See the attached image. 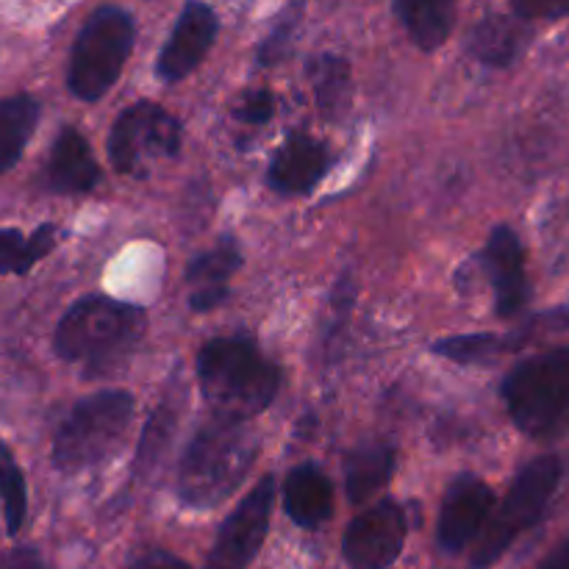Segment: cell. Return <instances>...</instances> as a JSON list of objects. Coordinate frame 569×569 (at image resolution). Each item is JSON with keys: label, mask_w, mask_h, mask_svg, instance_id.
<instances>
[{"label": "cell", "mask_w": 569, "mask_h": 569, "mask_svg": "<svg viewBox=\"0 0 569 569\" xmlns=\"http://www.w3.org/2000/svg\"><path fill=\"white\" fill-rule=\"evenodd\" d=\"M276 114V94L270 89H253L237 106V117L248 126H264Z\"/></svg>", "instance_id": "4316f807"}, {"label": "cell", "mask_w": 569, "mask_h": 569, "mask_svg": "<svg viewBox=\"0 0 569 569\" xmlns=\"http://www.w3.org/2000/svg\"><path fill=\"white\" fill-rule=\"evenodd\" d=\"M300 11H303V6H289V9L281 14V20H278V26L272 28L270 37L259 44L261 64L270 67L289 53V44H292V33L295 28H298Z\"/></svg>", "instance_id": "484cf974"}, {"label": "cell", "mask_w": 569, "mask_h": 569, "mask_svg": "<svg viewBox=\"0 0 569 569\" xmlns=\"http://www.w3.org/2000/svg\"><path fill=\"white\" fill-rule=\"evenodd\" d=\"M100 164L78 128H61L48 159L50 189L64 194H83L98 187Z\"/></svg>", "instance_id": "9a60e30c"}, {"label": "cell", "mask_w": 569, "mask_h": 569, "mask_svg": "<svg viewBox=\"0 0 569 569\" xmlns=\"http://www.w3.org/2000/svg\"><path fill=\"white\" fill-rule=\"evenodd\" d=\"M509 417L522 433L548 439L569 426V345L520 361L503 381Z\"/></svg>", "instance_id": "277c9868"}, {"label": "cell", "mask_w": 569, "mask_h": 569, "mask_svg": "<svg viewBox=\"0 0 569 569\" xmlns=\"http://www.w3.org/2000/svg\"><path fill=\"white\" fill-rule=\"evenodd\" d=\"M56 244H59V228L53 222L39 226L31 237L17 228H0V272L26 276Z\"/></svg>", "instance_id": "603a6c76"}, {"label": "cell", "mask_w": 569, "mask_h": 569, "mask_svg": "<svg viewBox=\"0 0 569 569\" xmlns=\"http://www.w3.org/2000/svg\"><path fill=\"white\" fill-rule=\"evenodd\" d=\"M283 506L300 528H320L331 517L333 487L315 465H300L283 481Z\"/></svg>", "instance_id": "e0dca14e"}, {"label": "cell", "mask_w": 569, "mask_h": 569, "mask_svg": "<svg viewBox=\"0 0 569 569\" xmlns=\"http://www.w3.org/2000/svg\"><path fill=\"white\" fill-rule=\"evenodd\" d=\"M537 569H569V537L561 539L553 550L542 559Z\"/></svg>", "instance_id": "4dcf8cb0"}, {"label": "cell", "mask_w": 569, "mask_h": 569, "mask_svg": "<svg viewBox=\"0 0 569 569\" xmlns=\"http://www.w3.org/2000/svg\"><path fill=\"white\" fill-rule=\"evenodd\" d=\"M309 83L322 117L339 120L350 106V64L342 56L320 53L309 61Z\"/></svg>", "instance_id": "44dd1931"}, {"label": "cell", "mask_w": 569, "mask_h": 569, "mask_svg": "<svg viewBox=\"0 0 569 569\" xmlns=\"http://www.w3.org/2000/svg\"><path fill=\"white\" fill-rule=\"evenodd\" d=\"M242 264V253H239L237 242L233 239H220V244L206 253H200L198 259H192L187 270V283H189V306L192 311H211L228 298V283H231L233 272Z\"/></svg>", "instance_id": "2e32d148"}, {"label": "cell", "mask_w": 569, "mask_h": 569, "mask_svg": "<svg viewBox=\"0 0 569 569\" xmlns=\"http://www.w3.org/2000/svg\"><path fill=\"white\" fill-rule=\"evenodd\" d=\"M0 569H42L39 553L31 548H17L0 559Z\"/></svg>", "instance_id": "f546056e"}, {"label": "cell", "mask_w": 569, "mask_h": 569, "mask_svg": "<svg viewBox=\"0 0 569 569\" xmlns=\"http://www.w3.org/2000/svg\"><path fill=\"white\" fill-rule=\"evenodd\" d=\"M181 150V122L159 103H133L117 117L109 133V159L117 172L131 178L148 176L161 159Z\"/></svg>", "instance_id": "ba28073f"}, {"label": "cell", "mask_w": 569, "mask_h": 569, "mask_svg": "<svg viewBox=\"0 0 569 569\" xmlns=\"http://www.w3.org/2000/svg\"><path fill=\"white\" fill-rule=\"evenodd\" d=\"M37 122L39 103L31 94L0 100V172L11 170L20 161Z\"/></svg>", "instance_id": "7402d4cb"}, {"label": "cell", "mask_w": 569, "mask_h": 569, "mask_svg": "<svg viewBox=\"0 0 569 569\" xmlns=\"http://www.w3.org/2000/svg\"><path fill=\"white\" fill-rule=\"evenodd\" d=\"M495 509V492L478 476H459L445 492L437 542L445 553H461L478 539Z\"/></svg>", "instance_id": "8fae6325"}, {"label": "cell", "mask_w": 569, "mask_h": 569, "mask_svg": "<svg viewBox=\"0 0 569 569\" xmlns=\"http://www.w3.org/2000/svg\"><path fill=\"white\" fill-rule=\"evenodd\" d=\"M511 11L522 22L559 20V17L569 14V0H515Z\"/></svg>", "instance_id": "83f0119b"}, {"label": "cell", "mask_w": 569, "mask_h": 569, "mask_svg": "<svg viewBox=\"0 0 569 569\" xmlns=\"http://www.w3.org/2000/svg\"><path fill=\"white\" fill-rule=\"evenodd\" d=\"M133 17L117 6H100L89 14L72 44L67 83L81 100H100L120 78L133 50Z\"/></svg>", "instance_id": "52a82bcc"}, {"label": "cell", "mask_w": 569, "mask_h": 569, "mask_svg": "<svg viewBox=\"0 0 569 569\" xmlns=\"http://www.w3.org/2000/svg\"><path fill=\"white\" fill-rule=\"evenodd\" d=\"M561 476H565V465H561L559 456L553 453L539 456V459L528 461V465L522 467L520 476L511 483L506 500L498 506V511L489 515L487 526H483V531L478 533V539L472 542V567L489 569L492 565H498L500 556H503L528 528H533L542 520L550 500H553L556 489H559Z\"/></svg>", "instance_id": "8992f818"}, {"label": "cell", "mask_w": 569, "mask_h": 569, "mask_svg": "<svg viewBox=\"0 0 569 569\" xmlns=\"http://www.w3.org/2000/svg\"><path fill=\"white\" fill-rule=\"evenodd\" d=\"M217 31H220V22H217L214 9L206 3H189L178 17L170 39L156 61V72L161 81L176 83L198 70L200 61L214 44Z\"/></svg>", "instance_id": "4fadbf2b"}, {"label": "cell", "mask_w": 569, "mask_h": 569, "mask_svg": "<svg viewBox=\"0 0 569 569\" xmlns=\"http://www.w3.org/2000/svg\"><path fill=\"white\" fill-rule=\"evenodd\" d=\"M395 472V448L387 442H365L345 461V487L350 503L361 506L381 492Z\"/></svg>", "instance_id": "d6986e66"}, {"label": "cell", "mask_w": 569, "mask_h": 569, "mask_svg": "<svg viewBox=\"0 0 569 569\" xmlns=\"http://www.w3.org/2000/svg\"><path fill=\"white\" fill-rule=\"evenodd\" d=\"M409 520L403 506L381 500L370 511H361L345 531L342 553L350 569H389L403 553Z\"/></svg>", "instance_id": "30bf717a"}, {"label": "cell", "mask_w": 569, "mask_h": 569, "mask_svg": "<svg viewBox=\"0 0 569 569\" xmlns=\"http://www.w3.org/2000/svg\"><path fill=\"white\" fill-rule=\"evenodd\" d=\"M131 420L133 398L120 389L78 400L56 431L53 465L67 476L103 465L122 448Z\"/></svg>", "instance_id": "5b68a950"}, {"label": "cell", "mask_w": 569, "mask_h": 569, "mask_svg": "<svg viewBox=\"0 0 569 569\" xmlns=\"http://www.w3.org/2000/svg\"><path fill=\"white\" fill-rule=\"evenodd\" d=\"M481 264L495 289V311L500 317H515L528 303L526 248L515 228L498 226L483 244Z\"/></svg>", "instance_id": "7c38bea8"}, {"label": "cell", "mask_w": 569, "mask_h": 569, "mask_svg": "<svg viewBox=\"0 0 569 569\" xmlns=\"http://www.w3.org/2000/svg\"><path fill=\"white\" fill-rule=\"evenodd\" d=\"M528 42L526 22L517 17L506 14H489L472 28L470 33V53L476 56L481 64L487 67H509L520 59Z\"/></svg>", "instance_id": "ac0fdd59"}, {"label": "cell", "mask_w": 569, "mask_h": 569, "mask_svg": "<svg viewBox=\"0 0 569 569\" xmlns=\"http://www.w3.org/2000/svg\"><path fill=\"white\" fill-rule=\"evenodd\" d=\"M259 437L248 422L209 420L198 428L178 467V498L209 511L231 498L259 459Z\"/></svg>", "instance_id": "7a4b0ae2"}, {"label": "cell", "mask_w": 569, "mask_h": 569, "mask_svg": "<svg viewBox=\"0 0 569 569\" xmlns=\"http://www.w3.org/2000/svg\"><path fill=\"white\" fill-rule=\"evenodd\" d=\"M131 569H192L183 559L167 553V550H148L133 561Z\"/></svg>", "instance_id": "f1b7e54d"}, {"label": "cell", "mask_w": 569, "mask_h": 569, "mask_svg": "<svg viewBox=\"0 0 569 569\" xmlns=\"http://www.w3.org/2000/svg\"><path fill=\"white\" fill-rule=\"evenodd\" d=\"M198 383L220 420L248 422L276 400L281 370L248 337H217L198 353Z\"/></svg>", "instance_id": "6da1fadb"}, {"label": "cell", "mask_w": 569, "mask_h": 569, "mask_svg": "<svg viewBox=\"0 0 569 569\" xmlns=\"http://www.w3.org/2000/svg\"><path fill=\"white\" fill-rule=\"evenodd\" d=\"M331 156L328 148L306 133H292L272 156L267 181L281 194H306L322 181Z\"/></svg>", "instance_id": "5bb4252c"}, {"label": "cell", "mask_w": 569, "mask_h": 569, "mask_svg": "<svg viewBox=\"0 0 569 569\" xmlns=\"http://www.w3.org/2000/svg\"><path fill=\"white\" fill-rule=\"evenodd\" d=\"M276 506V478L267 476L220 526L203 569H248L261 550Z\"/></svg>", "instance_id": "9c48e42d"}, {"label": "cell", "mask_w": 569, "mask_h": 569, "mask_svg": "<svg viewBox=\"0 0 569 569\" xmlns=\"http://www.w3.org/2000/svg\"><path fill=\"white\" fill-rule=\"evenodd\" d=\"M148 320L139 306L89 295L70 306L56 328V353L89 372H111L142 339Z\"/></svg>", "instance_id": "3957f363"}, {"label": "cell", "mask_w": 569, "mask_h": 569, "mask_svg": "<svg viewBox=\"0 0 569 569\" xmlns=\"http://www.w3.org/2000/svg\"><path fill=\"white\" fill-rule=\"evenodd\" d=\"M395 14L406 26L415 44L426 53L442 48L456 22V6L445 0H398Z\"/></svg>", "instance_id": "ffe728a7"}, {"label": "cell", "mask_w": 569, "mask_h": 569, "mask_svg": "<svg viewBox=\"0 0 569 569\" xmlns=\"http://www.w3.org/2000/svg\"><path fill=\"white\" fill-rule=\"evenodd\" d=\"M509 348L511 339H500L495 333H465V337L439 339L433 345V353L456 365H492Z\"/></svg>", "instance_id": "cb8c5ba5"}, {"label": "cell", "mask_w": 569, "mask_h": 569, "mask_svg": "<svg viewBox=\"0 0 569 569\" xmlns=\"http://www.w3.org/2000/svg\"><path fill=\"white\" fill-rule=\"evenodd\" d=\"M0 503H3L9 533H17L22 528V522H26L28 492L22 470L17 467L14 453H11L6 442H0Z\"/></svg>", "instance_id": "d4e9b609"}]
</instances>
